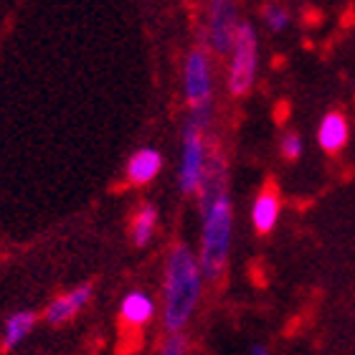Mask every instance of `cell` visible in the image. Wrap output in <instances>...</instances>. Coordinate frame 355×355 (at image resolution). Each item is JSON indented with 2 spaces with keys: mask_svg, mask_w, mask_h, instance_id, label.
<instances>
[{
  "mask_svg": "<svg viewBox=\"0 0 355 355\" xmlns=\"http://www.w3.org/2000/svg\"><path fill=\"white\" fill-rule=\"evenodd\" d=\"M200 252L198 266L206 282H218L226 272L234 236V206L229 193V160L221 145H208L206 173L198 188Z\"/></svg>",
  "mask_w": 355,
  "mask_h": 355,
  "instance_id": "cell-1",
  "label": "cell"
},
{
  "mask_svg": "<svg viewBox=\"0 0 355 355\" xmlns=\"http://www.w3.org/2000/svg\"><path fill=\"white\" fill-rule=\"evenodd\" d=\"M203 274L198 257L183 241L171 246L163 277V327L168 333H183L203 295Z\"/></svg>",
  "mask_w": 355,
  "mask_h": 355,
  "instance_id": "cell-2",
  "label": "cell"
},
{
  "mask_svg": "<svg viewBox=\"0 0 355 355\" xmlns=\"http://www.w3.org/2000/svg\"><path fill=\"white\" fill-rule=\"evenodd\" d=\"M183 94L191 110V117L196 125L206 132L214 122V61L211 51L200 44L185 53L183 61Z\"/></svg>",
  "mask_w": 355,
  "mask_h": 355,
  "instance_id": "cell-3",
  "label": "cell"
},
{
  "mask_svg": "<svg viewBox=\"0 0 355 355\" xmlns=\"http://www.w3.org/2000/svg\"><path fill=\"white\" fill-rule=\"evenodd\" d=\"M257 69H259V36L252 23H241L234 38L229 53V71H226V87L231 96H246L257 84Z\"/></svg>",
  "mask_w": 355,
  "mask_h": 355,
  "instance_id": "cell-4",
  "label": "cell"
},
{
  "mask_svg": "<svg viewBox=\"0 0 355 355\" xmlns=\"http://www.w3.org/2000/svg\"><path fill=\"white\" fill-rule=\"evenodd\" d=\"M208 142L206 132L193 119H185L180 132V165H178V188L183 196H196L206 173Z\"/></svg>",
  "mask_w": 355,
  "mask_h": 355,
  "instance_id": "cell-5",
  "label": "cell"
},
{
  "mask_svg": "<svg viewBox=\"0 0 355 355\" xmlns=\"http://www.w3.org/2000/svg\"><path fill=\"white\" fill-rule=\"evenodd\" d=\"M239 26H241V21H239L236 0H208L203 46H206L211 53L229 56Z\"/></svg>",
  "mask_w": 355,
  "mask_h": 355,
  "instance_id": "cell-6",
  "label": "cell"
},
{
  "mask_svg": "<svg viewBox=\"0 0 355 355\" xmlns=\"http://www.w3.org/2000/svg\"><path fill=\"white\" fill-rule=\"evenodd\" d=\"M92 295H94V287H92V284H79V287H74L71 292H67V295L56 297V300L46 307V322H49V325H64L69 320H74L89 304Z\"/></svg>",
  "mask_w": 355,
  "mask_h": 355,
  "instance_id": "cell-7",
  "label": "cell"
},
{
  "mask_svg": "<svg viewBox=\"0 0 355 355\" xmlns=\"http://www.w3.org/2000/svg\"><path fill=\"white\" fill-rule=\"evenodd\" d=\"M163 153L153 145H145V148H137L127 160L125 175L130 185H148L157 178V173L163 171Z\"/></svg>",
  "mask_w": 355,
  "mask_h": 355,
  "instance_id": "cell-8",
  "label": "cell"
},
{
  "mask_svg": "<svg viewBox=\"0 0 355 355\" xmlns=\"http://www.w3.org/2000/svg\"><path fill=\"white\" fill-rule=\"evenodd\" d=\"M350 140V125L343 112H327L318 125V145L327 155H338Z\"/></svg>",
  "mask_w": 355,
  "mask_h": 355,
  "instance_id": "cell-9",
  "label": "cell"
},
{
  "mask_svg": "<svg viewBox=\"0 0 355 355\" xmlns=\"http://www.w3.org/2000/svg\"><path fill=\"white\" fill-rule=\"evenodd\" d=\"M119 318L127 327H145L155 318V300L142 289H132L119 302Z\"/></svg>",
  "mask_w": 355,
  "mask_h": 355,
  "instance_id": "cell-10",
  "label": "cell"
},
{
  "mask_svg": "<svg viewBox=\"0 0 355 355\" xmlns=\"http://www.w3.org/2000/svg\"><path fill=\"white\" fill-rule=\"evenodd\" d=\"M279 214H282V198L279 193L274 191V188H264V191L254 198L252 203V223H254V231L257 234H272L277 221H279Z\"/></svg>",
  "mask_w": 355,
  "mask_h": 355,
  "instance_id": "cell-11",
  "label": "cell"
},
{
  "mask_svg": "<svg viewBox=\"0 0 355 355\" xmlns=\"http://www.w3.org/2000/svg\"><path fill=\"white\" fill-rule=\"evenodd\" d=\"M36 327V312L21 310L13 312L6 320V330H3V350H15L26 338L31 335V330Z\"/></svg>",
  "mask_w": 355,
  "mask_h": 355,
  "instance_id": "cell-12",
  "label": "cell"
},
{
  "mask_svg": "<svg viewBox=\"0 0 355 355\" xmlns=\"http://www.w3.org/2000/svg\"><path fill=\"white\" fill-rule=\"evenodd\" d=\"M157 231V208L153 203H142L132 216V223H130V234H132V244L135 246H148L153 241Z\"/></svg>",
  "mask_w": 355,
  "mask_h": 355,
  "instance_id": "cell-13",
  "label": "cell"
},
{
  "mask_svg": "<svg viewBox=\"0 0 355 355\" xmlns=\"http://www.w3.org/2000/svg\"><path fill=\"white\" fill-rule=\"evenodd\" d=\"M261 18H264V26L272 33H282V31H287L289 21H292V15L284 6L279 3H266L264 10H261Z\"/></svg>",
  "mask_w": 355,
  "mask_h": 355,
  "instance_id": "cell-14",
  "label": "cell"
},
{
  "mask_svg": "<svg viewBox=\"0 0 355 355\" xmlns=\"http://www.w3.org/2000/svg\"><path fill=\"white\" fill-rule=\"evenodd\" d=\"M279 153L284 160H300L304 153V140L300 132H284L279 140Z\"/></svg>",
  "mask_w": 355,
  "mask_h": 355,
  "instance_id": "cell-15",
  "label": "cell"
},
{
  "mask_svg": "<svg viewBox=\"0 0 355 355\" xmlns=\"http://www.w3.org/2000/svg\"><path fill=\"white\" fill-rule=\"evenodd\" d=\"M160 355H188V338L183 333H168L160 345Z\"/></svg>",
  "mask_w": 355,
  "mask_h": 355,
  "instance_id": "cell-16",
  "label": "cell"
},
{
  "mask_svg": "<svg viewBox=\"0 0 355 355\" xmlns=\"http://www.w3.org/2000/svg\"><path fill=\"white\" fill-rule=\"evenodd\" d=\"M249 355H269V348L261 345V343H254L252 348H249Z\"/></svg>",
  "mask_w": 355,
  "mask_h": 355,
  "instance_id": "cell-17",
  "label": "cell"
}]
</instances>
